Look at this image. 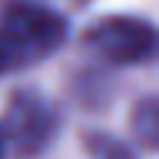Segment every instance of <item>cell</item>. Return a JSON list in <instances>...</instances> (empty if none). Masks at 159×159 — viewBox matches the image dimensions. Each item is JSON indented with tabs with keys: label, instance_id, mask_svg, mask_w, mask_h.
Segmentation results:
<instances>
[{
	"label": "cell",
	"instance_id": "6da1fadb",
	"mask_svg": "<svg viewBox=\"0 0 159 159\" xmlns=\"http://www.w3.org/2000/svg\"><path fill=\"white\" fill-rule=\"evenodd\" d=\"M70 35L62 12L35 0H7L0 7V77L55 55Z\"/></svg>",
	"mask_w": 159,
	"mask_h": 159
},
{
	"label": "cell",
	"instance_id": "7a4b0ae2",
	"mask_svg": "<svg viewBox=\"0 0 159 159\" xmlns=\"http://www.w3.org/2000/svg\"><path fill=\"white\" fill-rule=\"evenodd\" d=\"M60 109L40 89H17L5 107L0 137L20 159H35L50 149L60 132Z\"/></svg>",
	"mask_w": 159,
	"mask_h": 159
},
{
	"label": "cell",
	"instance_id": "3957f363",
	"mask_svg": "<svg viewBox=\"0 0 159 159\" xmlns=\"http://www.w3.org/2000/svg\"><path fill=\"white\" fill-rule=\"evenodd\" d=\"M87 50L107 65H144L157 52V30L147 17L107 15L94 20L84 32Z\"/></svg>",
	"mask_w": 159,
	"mask_h": 159
},
{
	"label": "cell",
	"instance_id": "277c9868",
	"mask_svg": "<svg viewBox=\"0 0 159 159\" xmlns=\"http://www.w3.org/2000/svg\"><path fill=\"white\" fill-rule=\"evenodd\" d=\"M129 127H132L134 139L147 152L157 149V144H159V104H157V97H144L132 107Z\"/></svg>",
	"mask_w": 159,
	"mask_h": 159
},
{
	"label": "cell",
	"instance_id": "5b68a950",
	"mask_svg": "<svg viewBox=\"0 0 159 159\" xmlns=\"http://www.w3.org/2000/svg\"><path fill=\"white\" fill-rule=\"evenodd\" d=\"M84 149H87L89 159H137V154L132 152L129 144H124L122 139H117L114 134H107V132L87 134Z\"/></svg>",
	"mask_w": 159,
	"mask_h": 159
},
{
	"label": "cell",
	"instance_id": "8992f818",
	"mask_svg": "<svg viewBox=\"0 0 159 159\" xmlns=\"http://www.w3.org/2000/svg\"><path fill=\"white\" fill-rule=\"evenodd\" d=\"M5 157V144H2V137H0V159Z\"/></svg>",
	"mask_w": 159,
	"mask_h": 159
}]
</instances>
